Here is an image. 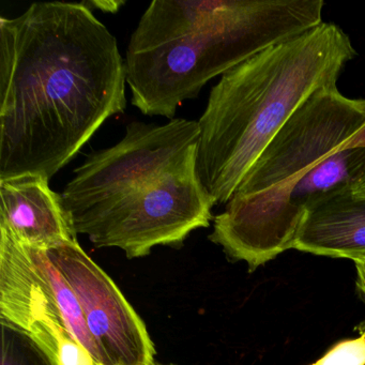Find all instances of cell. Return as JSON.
<instances>
[{
    "label": "cell",
    "instance_id": "obj_12",
    "mask_svg": "<svg viewBox=\"0 0 365 365\" xmlns=\"http://www.w3.org/2000/svg\"><path fill=\"white\" fill-rule=\"evenodd\" d=\"M311 365H365V337L339 341Z\"/></svg>",
    "mask_w": 365,
    "mask_h": 365
},
{
    "label": "cell",
    "instance_id": "obj_6",
    "mask_svg": "<svg viewBox=\"0 0 365 365\" xmlns=\"http://www.w3.org/2000/svg\"><path fill=\"white\" fill-rule=\"evenodd\" d=\"M0 318L16 324L56 365H103L80 303L48 250L0 230Z\"/></svg>",
    "mask_w": 365,
    "mask_h": 365
},
{
    "label": "cell",
    "instance_id": "obj_4",
    "mask_svg": "<svg viewBox=\"0 0 365 365\" xmlns=\"http://www.w3.org/2000/svg\"><path fill=\"white\" fill-rule=\"evenodd\" d=\"M356 56L334 23L262 51L221 76L198 119L196 168L217 204H227L267 145L318 89L336 86Z\"/></svg>",
    "mask_w": 365,
    "mask_h": 365
},
{
    "label": "cell",
    "instance_id": "obj_9",
    "mask_svg": "<svg viewBox=\"0 0 365 365\" xmlns=\"http://www.w3.org/2000/svg\"><path fill=\"white\" fill-rule=\"evenodd\" d=\"M48 181L38 175L0 180V230L40 249L78 240L63 198Z\"/></svg>",
    "mask_w": 365,
    "mask_h": 365
},
{
    "label": "cell",
    "instance_id": "obj_14",
    "mask_svg": "<svg viewBox=\"0 0 365 365\" xmlns=\"http://www.w3.org/2000/svg\"><path fill=\"white\" fill-rule=\"evenodd\" d=\"M86 6L89 8L95 7L96 9L100 10V11L108 12V14H115V12L119 11L120 8L125 5V1H85Z\"/></svg>",
    "mask_w": 365,
    "mask_h": 365
},
{
    "label": "cell",
    "instance_id": "obj_8",
    "mask_svg": "<svg viewBox=\"0 0 365 365\" xmlns=\"http://www.w3.org/2000/svg\"><path fill=\"white\" fill-rule=\"evenodd\" d=\"M46 250L76 294L103 365H155V348L146 324L78 240Z\"/></svg>",
    "mask_w": 365,
    "mask_h": 365
},
{
    "label": "cell",
    "instance_id": "obj_7",
    "mask_svg": "<svg viewBox=\"0 0 365 365\" xmlns=\"http://www.w3.org/2000/svg\"><path fill=\"white\" fill-rule=\"evenodd\" d=\"M198 138L197 121L189 119L174 118L164 125L129 123L123 140L89 153L63 189L61 195L71 223L138 177L183 159L197 148Z\"/></svg>",
    "mask_w": 365,
    "mask_h": 365
},
{
    "label": "cell",
    "instance_id": "obj_3",
    "mask_svg": "<svg viewBox=\"0 0 365 365\" xmlns=\"http://www.w3.org/2000/svg\"><path fill=\"white\" fill-rule=\"evenodd\" d=\"M324 0H153L125 52L131 103L174 119L209 81L322 24Z\"/></svg>",
    "mask_w": 365,
    "mask_h": 365
},
{
    "label": "cell",
    "instance_id": "obj_11",
    "mask_svg": "<svg viewBox=\"0 0 365 365\" xmlns=\"http://www.w3.org/2000/svg\"><path fill=\"white\" fill-rule=\"evenodd\" d=\"M1 363L0 365H56L50 354L16 324L0 318Z\"/></svg>",
    "mask_w": 365,
    "mask_h": 365
},
{
    "label": "cell",
    "instance_id": "obj_10",
    "mask_svg": "<svg viewBox=\"0 0 365 365\" xmlns=\"http://www.w3.org/2000/svg\"><path fill=\"white\" fill-rule=\"evenodd\" d=\"M294 249L365 262V197L346 187L307 209Z\"/></svg>",
    "mask_w": 365,
    "mask_h": 365
},
{
    "label": "cell",
    "instance_id": "obj_5",
    "mask_svg": "<svg viewBox=\"0 0 365 365\" xmlns=\"http://www.w3.org/2000/svg\"><path fill=\"white\" fill-rule=\"evenodd\" d=\"M197 148L170 168L134 181L106 206L73 224L96 247H118L144 257L159 245H179L209 227L217 205L200 181Z\"/></svg>",
    "mask_w": 365,
    "mask_h": 365
},
{
    "label": "cell",
    "instance_id": "obj_1",
    "mask_svg": "<svg viewBox=\"0 0 365 365\" xmlns=\"http://www.w3.org/2000/svg\"><path fill=\"white\" fill-rule=\"evenodd\" d=\"M115 36L82 3L0 19V180H50L127 108Z\"/></svg>",
    "mask_w": 365,
    "mask_h": 365
},
{
    "label": "cell",
    "instance_id": "obj_15",
    "mask_svg": "<svg viewBox=\"0 0 365 365\" xmlns=\"http://www.w3.org/2000/svg\"><path fill=\"white\" fill-rule=\"evenodd\" d=\"M351 192L354 195L365 197V168L352 182Z\"/></svg>",
    "mask_w": 365,
    "mask_h": 365
},
{
    "label": "cell",
    "instance_id": "obj_2",
    "mask_svg": "<svg viewBox=\"0 0 365 365\" xmlns=\"http://www.w3.org/2000/svg\"><path fill=\"white\" fill-rule=\"evenodd\" d=\"M365 125V100L336 86L314 93L250 168L209 239L250 272L294 249L307 209L351 187L365 168V148L345 147Z\"/></svg>",
    "mask_w": 365,
    "mask_h": 365
},
{
    "label": "cell",
    "instance_id": "obj_13",
    "mask_svg": "<svg viewBox=\"0 0 365 365\" xmlns=\"http://www.w3.org/2000/svg\"><path fill=\"white\" fill-rule=\"evenodd\" d=\"M354 264L356 269V286L365 300V262H356ZM358 329L360 335L365 337V322L361 324Z\"/></svg>",
    "mask_w": 365,
    "mask_h": 365
},
{
    "label": "cell",
    "instance_id": "obj_16",
    "mask_svg": "<svg viewBox=\"0 0 365 365\" xmlns=\"http://www.w3.org/2000/svg\"><path fill=\"white\" fill-rule=\"evenodd\" d=\"M345 147H349V148L363 147V148H365V125L352 138V140Z\"/></svg>",
    "mask_w": 365,
    "mask_h": 365
}]
</instances>
